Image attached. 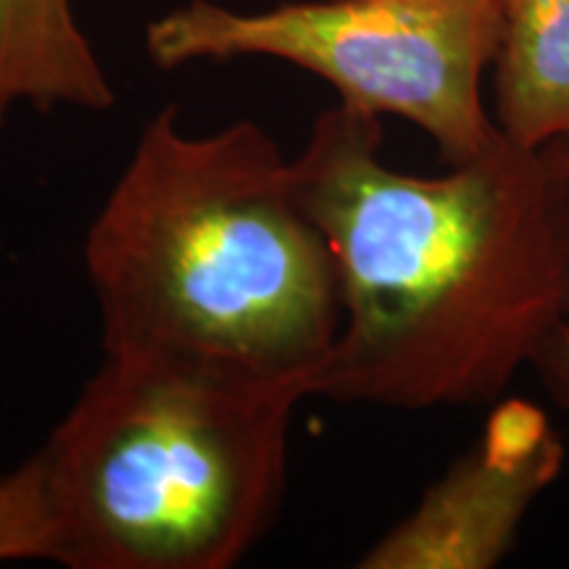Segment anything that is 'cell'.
<instances>
[{"instance_id":"obj_1","label":"cell","mask_w":569,"mask_h":569,"mask_svg":"<svg viewBox=\"0 0 569 569\" xmlns=\"http://www.w3.org/2000/svg\"><path fill=\"white\" fill-rule=\"evenodd\" d=\"M382 138V117L338 103L290 159L343 309L311 396L401 411L496 403L565 296L567 177L549 146L501 130L430 177L388 167Z\"/></svg>"},{"instance_id":"obj_2","label":"cell","mask_w":569,"mask_h":569,"mask_svg":"<svg viewBox=\"0 0 569 569\" xmlns=\"http://www.w3.org/2000/svg\"><path fill=\"white\" fill-rule=\"evenodd\" d=\"M103 353L163 356L303 398L336 346V261L284 159L251 119L142 127L88 238Z\"/></svg>"},{"instance_id":"obj_3","label":"cell","mask_w":569,"mask_h":569,"mask_svg":"<svg viewBox=\"0 0 569 569\" xmlns=\"http://www.w3.org/2000/svg\"><path fill=\"white\" fill-rule=\"evenodd\" d=\"M303 396L163 356L103 353L46 446L69 569H230L272 528Z\"/></svg>"},{"instance_id":"obj_4","label":"cell","mask_w":569,"mask_h":569,"mask_svg":"<svg viewBox=\"0 0 569 569\" xmlns=\"http://www.w3.org/2000/svg\"><path fill=\"white\" fill-rule=\"evenodd\" d=\"M498 32V0H301L267 11L190 0L148 24L146 51L159 69L246 56L293 63L338 103L419 127L451 167L498 132L482 103Z\"/></svg>"},{"instance_id":"obj_5","label":"cell","mask_w":569,"mask_h":569,"mask_svg":"<svg viewBox=\"0 0 569 569\" xmlns=\"http://www.w3.org/2000/svg\"><path fill=\"white\" fill-rule=\"evenodd\" d=\"M565 443L538 403L509 398L482 436L359 559L361 569H490L515 549L532 503L559 480Z\"/></svg>"},{"instance_id":"obj_6","label":"cell","mask_w":569,"mask_h":569,"mask_svg":"<svg viewBox=\"0 0 569 569\" xmlns=\"http://www.w3.org/2000/svg\"><path fill=\"white\" fill-rule=\"evenodd\" d=\"M113 103L117 92L71 0H0V132L19 106L48 113Z\"/></svg>"},{"instance_id":"obj_7","label":"cell","mask_w":569,"mask_h":569,"mask_svg":"<svg viewBox=\"0 0 569 569\" xmlns=\"http://www.w3.org/2000/svg\"><path fill=\"white\" fill-rule=\"evenodd\" d=\"M493 119L519 146L569 138V0H498Z\"/></svg>"},{"instance_id":"obj_8","label":"cell","mask_w":569,"mask_h":569,"mask_svg":"<svg viewBox=\"0 0 569 569\" xmlns=\"http://www.w3.org/2000/svg\"><path fill=\"white\" fill-rule=\"evenodd\" d=\"M59 522L42 451L0 472V561H56Z\"/></svg>"},{"instance_id":"obj_9","label":"cell","mask_w":569,"mask_h":569,"mask_svg":"<svg viewBox=\"0 0 569 569\" xmlns=\"http://www.w3.org/2000/svg\"><path fill=\"white\" fill-rule=\"evenodd\" d=\"M549 148L551 153L557 156L561 172H565L569 182V138L553 140L549 142ZM530 369L536 372L546 396H549L561 411L569 415V277L557 317H553L549 332H546L543 343H540Z\"/></svg>"}]
</instances>
